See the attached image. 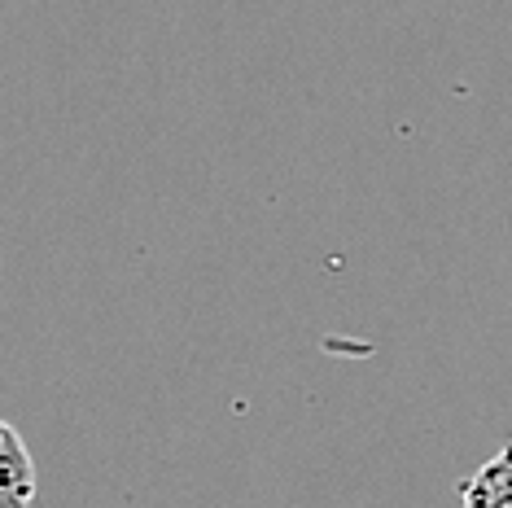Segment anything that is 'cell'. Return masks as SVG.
I'll return each mask as SVG.
<instances>
[{
    "mask_svg": "<svg viewBox=\"0 0 512 508\" xmlns=\"http://www.w3.org/2000/svg\"><path fill=\"white\" fill-rule=\"evenodd\" d=\"M36 500V460L14 425H0V508H27Z\"/></svg>",
    "mask_w": 512,
    "mask_h": 508,
    "instance_id": "1",
    "label": "cell"
},
{
    "mask_svg": "<svg viewBox=\"0 0 512 508\" xmlns=\"http://www.w3.org/2000/svg\"><path fill=\"white\" fill-rule=\"evenodd\" d=\"M460 508H512V443L464 482Z\"/></svg>",
    "mask_w": 512,
    "mask_h": 508,
    "instance_id": "2",
    "label": "cell"
}]
</instances>
